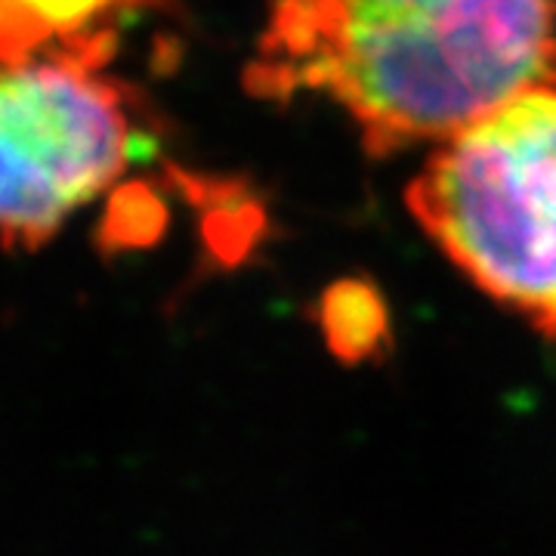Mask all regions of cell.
<instances>
[{
	"label": "cell",
	"mask_w": 556,
	"mask_h": 556,
	"mask_svg": "<svg viewBox=\"0 0 556 556\" xmlns=\"http://www.w3.org/2000/svg\"><path fill=\"white\" fill-rule=\"evenodd\" d=\"M248 84L331 97L378 155L442 142L556 84V0H278Z\"/></svg>",
	"instance_id": "obj_1"
},
{
	"label": "cell",
	"mask_w": 556,
	"mask_h": 556,
	"mask_svg": "<svg viewBox=\"0 0 556 556\" xmlns=\"http://www.w3.org/2000/svg\"><path fill=\"white\" fill-rule=\"evenodd\" d=\"M408 211L479 291L556 338V84L437 142Z\"/></svg>",
	"instance_id": "obj_2"
},
{
	"label": "cell",
	"mask_w": 556,
	"mask_h": 556,
	"mask_svg": "<svg viewBox=\"0 0 556 556\" xmlns=\"http://www.w3.org/2000/svg\"><path fill=\"white\" fill-rule=\"evenodd\" d=\"M105 56L47 50L0 62V241L35 251L109 189L137 134Z\"/></svg>",
	"instance_id": "obj_3"
},
{
	"label": "cell",
	"mask_w": 556,
	"mask_h": 556,
	"mask_svg": "<svg viewBox=\"0 0 556 556\" xmlns=\"http://www.w3.org/2000/svg\"><path fill=\"white\" fill-rule=\"evenodd\" d=\"M115 0H0V62L47 50H87L109 56V35L93 25Z\"/></svg>",
	"instance_id": "obj_4"
},
{
	"label": "cell",
	"mask_w": 556,
	"mask_h": 556,
	"mask_svg": "<svg viewBox=\"0 0 556 556\" xmlns=\"http://www.w3.org/2000/svg\"><path fill=\"white\" fill-rule=\"evenodd\" d=\"M325 331L331 350L343 358H368L383 338V313L378 300L358 288L338 291L325 306Z\"/></svg>",
	"instance_id": "obj_5"
}]
</instances>
